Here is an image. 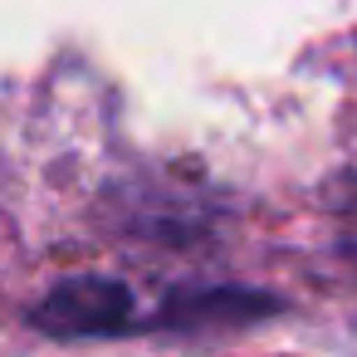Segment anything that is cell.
<instances>
[{
  "instance_id": "1",
  "label": "cell",
  "mask_w": 357,
  "mask_h": 357,
  "mask_svg": "<svg viewBox=\"0 0 357 357\" xmlns=\"http://www.w3.org/2000/svg\"><path fill=\"white\" fill-rule=\"evenodd\" d=\"M132 318H137L132 289L108 274L64 279L35 308V328H45L50 337H108V333H128Z\"/></svg>"
}]
</instances>
